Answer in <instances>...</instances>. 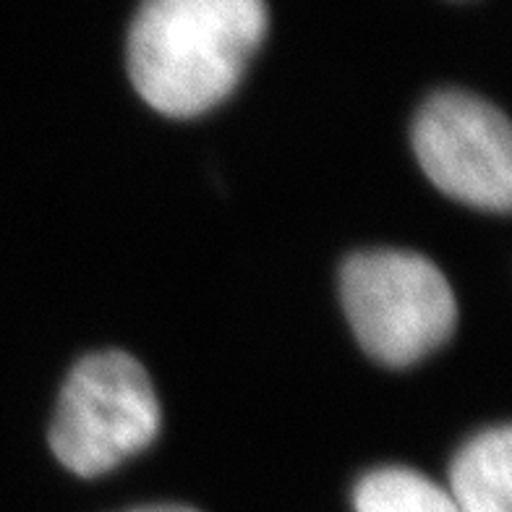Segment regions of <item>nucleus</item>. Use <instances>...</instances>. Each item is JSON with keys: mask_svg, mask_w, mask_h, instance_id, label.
Returning a JSON list of instances; mask_svg holds the SVG:
<instances>
[{"mask_svg": "<svg viewBox=\"0 0 512 512\" xmlns=\"http://www.w3.org/2000/svg\"><path fill=\"white\" fill-rule=\"evenodd\" d=\"M267 34V0H144L128 74L149 108L196 118L233 95Z\"/></svg>", "mask_w": 512, "mask_h": 512, "instance_id": "f257e3e1", "label": "nucleus"}, {"mask_svg": "<svg viewBox=\"0 0 512 512\" xmlns=\"http://www.w3.org/2000/svg\"><path fill=\"white\" fill-rule=\"evenodd\" d=\"M340 298L358 345L384 366L418 364L445 345L458 324V301L432 259L374 249L345 259Z\"/></svg>", "mask_w": 512, "mask_h": 512, "instance_id": "f03ea898", "label": "nucleus"}, {"mask_svg": "<svg viewBox=\"0 0 512 512\" xmlns=\"http://www.w3.org/2000/svg\"><path fill=\"white\" fill-rule=\"evenodd\" d=\"M160 424V400L144 366L123 351L92 353L63 384L50 447L68 471L95 479L147 450Z\"/></svg>", "mask_w": 512, "mask_h": 512, "instance_id": "7ed1b4c3", "label": "nucleus"}, {"mask_svg": "<svg viewBox=\"0 0 512 512\" xmlns=\"http://www.w3.org/2000/svg\"><path fill=\"white\" fill-rule=\"evenodd\" d=\"M413 149L442 194L492 212L510 209V123L486 100L458 89L429 97L413 123Z\"/></svg>", "mask_w": 512, "mask_h": 512, "instance_id": "20e7f679", "label": "nucleus"}, {"mask_svg": "<svg viewBox=\"0 0 512 512\" xmlns=\"http://www.w3.org/2000/svg\"><path fill=\"white\" fill-rule=\"evenodd\" d=\"M455 512H512V429L497 426L468 439L450 465Z\"/></svg>", "mask_w": 512, "mask_h": 512, "instance_id": "39448f33", "label": "nucleus"}, {"mask_svg": "<svg viewBox=\"0 0 512 512\" xmlns=\"http://www.w3.org/2000/svg\"><path fill=\"white\" fill-rule=\"evenodd\" d=\"M356 512H455L450 494L413 468H377L353 489Z\"/></svg>", "mask_w": 512, "mask_h": 512, "instance_id": "423d86ee", "label": "nucleus"}, {"mask_svg": "<svg viewBox=\"0 0 512 512\" xmlns=\"http://www.w3.org/2000/svg\"><path fill=\"white\" fill-rule=\"evenodd\" d=\"M126 512H199L194 507H186V505H144V507H134V510H126Z\"/></svg>", "mask_w": 512, "mask_h": 512, "instance_id": "0eeeda50", "label": "nucleus"}]
</instances>
